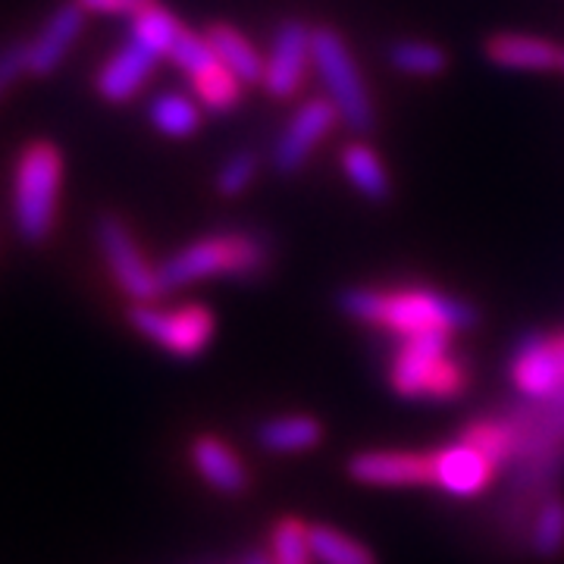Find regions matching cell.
<instances>
[{
	"label": "cell",
	"instance_id": "18",
	"mask_svg": "<svg viewBox=\"0 0 564 564\" xmlns=\"http://www.w3.org/2000/svg\"><path fill=\"white\" fill-rule=\"evenodd\" d=\"M323 440V423L307 414H285V417H273V421L261 423L258 430V445L263 452L273 455H292V452H304L314 448Z\"/></svg>",
	"mask_w": 564,
	"mask_h": 564
},
{
	"label": "cell",
	"instance_id": "5",
	"mask_svg": "<svg viewBox=\"0 0 564 564\" xmlns=\"http://www.w3.org/2000/svg\"><path fill=\"white\" fill-rule=\"evenodd\" d=\"M311 57H314V69L321 76L326 98L339 110V120L351 129V132H370L373 129V104H370V91L364 85L361 69L351 57L345 39L321 25L311 35Z\"/></svg>",
	"mask_w": 564,
	"mask_h": 564
},
{
	"label": "cell",
	"instance_id": "10",
	"mask_svg": "<svg viewBox=\"0 0 564 564\" xmlns=\"http://www.w3.org/2000/svg\"><path fill=\"white\" fill-rule=\"evenodd\" d=\"M311 35L314 29H307L304 22L289 20L282 22L273 35L270 54H267V66H263V88L270 98L285 101L292 98L307 79V66H311Z\"/></svg>",
	"mask_w": 564,
	"mask_h": 564
},
{
	"label": "cell",
	"instance_id": "29",
	"mask_svg": "<svg viewBox=\"0 0 564 564\" xmlns=\"http://www.w3.org/2000/svg\"><path fill=\"white\" fill-rule=\"evenodd\" d=\"M22 73H25V41L0 51V98L7 95V88L20 79Z\"/></svg>",
	"mask_w": 564,
	"mask_h": 564
},
{
	"label": "cell",
	"instance_id": "21",
	"mask_svg": "<svg viewBox=\"0 0 564 564\" xmlns=\"http://www.w3.org/2000/svg\"><path fill=\"white\" fill-rule=\"evenodd\" d=\"M527 543L536 558H562L564 555V496L552 492L540 511L533 514V524L527 530Z\"/></svg>",
	"mask_w": 564,
	"mask_h": 564
},
{
	"label": "cell",
	"instance_id": "30",
	"mask_svg": "<svg viewBox=\"0 0 564 564\" xmlns=\"http://www.w3.org/2000/svg\"><path fill=\"white\" fill-rule=\"evenodd\" d=\"M242 564H273V562H270L263 552H248V555L242 558Z\"/></svg>",
	"mask_w": 564,
	"mask_h": 564
},
{
	"label": "cell",
	"instance_id": "23",
	"mask_svg": "<svg viewBox=\"0 0 564 564\" xmlns=\"http://www.w3.org/2000/svg\"><path fill=\"white\" fill-rule=\"evenodd\" d=\"M389 63L392 69H399L402 76H417V79H430L440 76L445 69V51L440 44L423 39H402L389 47Z\"/></svg>",
	"mask_w": 564,
	"mask_h": 564
},
{
	"label": "cell",
	"instance_id": "25",
	"mask_svg": "<svg viewBox=\"0 0 564 564\" xmlns=\"http://www.w3.org/2000/svg\"><path fill=\"white\" fill-rule=\"evenodd\" d=\"M270 562L273 564H311L307 524L302 518H280L270 533Z\"/></svg>",
	"mask_w": 564,
	"mask_h": 564
},
{
	"label": "cell",
	"instance_id": "9",
	"mask_svg": "<svg viewBox=\"0 0 564 564\" xmlns=\"http://www.w3.org/2000/svg\"><path fill=\"white\" fill-rule=\"evenodd\" d=\"M511 383L524 399H549L564 389V333L540 336L530 333L514 345L511 355Z\"/></svg>",
	"mask_w": 564,
	"mask_h": 564
},
{
	"label": "cell",
	"instance_id": "11",
	"mask_svg": "<svg viewBox=\"0 0 564 564\" xmlns=\"http://www.w3.org/2000/svg\"><path fill=\"white\" fill-rule=\"evenodd\" d=\"M430 467H433V486H440L458 499L480 496L499 474V464L492 462L484 448L467 443L464 436H458V443L430 452Z\"/></svg>",
	"mask_w": 564,
	"mask_h": 564
},
{
	"label": "cell",
	"instance_id": "2",
	"mask_svg": "<svg viewBox=\"0 0 564 564\" xmlns=\"http://www.w3.org/2000/svg\"><path fill=\"white\" fill-rule=\"evenodd\" d=\"M270 263V245L261 232H214L185 245L158 267L163 292L185 289L210 276L251 280L261 276Z\"/></svg>",
	"mask_w": 564,
	"mask_h": 564
},
{
	"label": "cell",
	"instance_id": "20",
	"mask_svg": "<svg viewBox=\"0 0 564 564\" xmlns=\"http://www.w3.org/2000/svg\"><path fill=\"white\" fill-rule=\"evenodd\" d=\"M148 120H151V126L161 135L188 139L202 126V110H198V104L192 101L188 95H182V91H163L148 107Z\"/></svg>",
	"mask_w": 564,
	"mask_h": 564
},
{
	"label": "cell",
	"instance_id": "31",
	"mask_svg": "<svg viewBox=\"0 0 564 564\" xmlns=\"http://www.w3.org/2000/svg\"><path fill=\"white\" fill-rule=\"evenodd\" d=\"M558 69H564V54H562V66H558Z\"/></svg>",
	"mask_w": 564,
	"mask_h": 564
},
{
	"label": "cell",
	"instance_id": "27",
	"mask_svg": "<svg viewBox=\"0 0 564 564\" xmlns=\"http://www.w3.org/2000/svg\"><path fill=\"white\" fill-rule=\"evenodd\" d=\"M261 170V158L254 151H236L229 161H223V166L217 170V192L223 198H236L242 195L245 188L254 182Z\"/></svg>",
	"mask_w": 564,
	"mask_h": 564
},
{
	"label": "cell",
	"instance_id": "12",
	"mask_svg": "<svg viewBox=\"0 0 564 564\" xmlns=\"http://www.w3.org/2000/svg\"><path fill=\"white\" fill-rule=\"evenodd\" d=\"M161 51L151 47L148 41L129 32V39L122 41L117 54H110L104 66L98 69L95 88L107 104H126L139 95V88L151 79L154 66L161 63Z\"/></svg>",
	"mask_w": 564,
	"mask_h": 564
},
{
	"label": "cell",
	"instance_id": "17",
	"mask_svg": "<svg viewBox=\"0 0 564 564\" xmlns=\"http://www.w3.org/2000/svg\"><path fill=\"white\" fill-rule=\"evenodd\" d=\"M207 44L214 47L217 61L242 82V85H261L263 82V54L245 39L239 29H232L229 22H214L207 32H204Z\"/></svg>",
	"mask_w": 564,
	"mask_h": 564
},
{
	"label": "cell",
	"instance_id": "13",
	"mask_svg": "<svg viewBox=\"0 0 564 564\" xmlns=\"http://www.w3.org/2000/svg\"><path fill=\"white\" fill-rule=\"evenodd\" d=\"M82 29H85V10L76 0L61 3L44 25L39 29V35L32 41H25V73L29 76H51L66 54L73 51V44L79 41Z\"/></svg>",
	"mask_w": 564,
	"mask_h": 564
},
{
	"label": "cell",
	"instance_id": "3",
	"mask_svg": "<svg viewBox=\"0 0 564 564\" xmlns=\"http://www.w3.org/2000/svg\"><path fill=\"white\" fill-rule=\"evenodd\" d=\"M63 154L54 141H29L13 170V226L25 245H41L57 223Z\"/></svg>",
	"mask_w": 564,
	"mask_h": 564
},
{
	"label": "cell",
	"instance_id": "6",
	"mask_svg": "<svg viewBox=\"0 0 564 564\" xmlns=\"http://www.w3.org/2000/svg\"><path fill=\"white\" fill-rule=\"evenodd\" d=\"M129 323L173 358H198L214 339V314L204 304H132Z\"/></svg>",
	"mask_w": 564,
	"mask_h": 564
},
{
	"label": "cell",
	"instance_id": "4",
	"mask_svg": "<svg viewBox=\"0 0 564 564\" xmlns=\"http://www.w3.org/2000/svg\"><path fill=\"white\" fill-rule=\"evenodd\" d=\"M389 383L404 399H458L470 377L467 364L452 355L448 333H423L402 339L389 364Z\"/></svg>",
	"mask_w": 564,
	"mask_h": 564
},
{
	"label": "cell",
	"instance_id": "8",
	"mask_svg": "<svg viewBox=\"0 0 564 564\" xmlns=\"http://www.w3.org/2000/svg\"><path fill=\"white\" fill-rule=\"evenodd\" d=\"M339 122V110L329 98H314L295 107V113L282 126V132L273 141V166L282 176L299 173L311 161L314 148L321 144Z\"/></svg>",
	"mask_w": 564,
	"mask_h": 564
},
{
	"label": "cell",
	"instance_id": "14",
	"mask_svg": "<svg viewBox=\"0 0 564 564\" xmlns=\"http://www.w3.org/2000/svg\"><path fill=\"white\" fill-rule=\"evenodd\" d=\"M345 470L364 486H433L430 452H358Z\"/></svg>",
	"mask_w": 564,
	"mask_h": 564
},
{
	"label": "cell",
	"instance_id": "28",
	"mask_svg": "<svg viewBox=\"0 0 564 564\" xmlns=\"http://www.w3.org/2000/svg\"><path fill=\"white\" fill-rule=\"evenodd\" d=\"M76 3L85 13H98V17H139L158 0H76Z\"/></svg>",
	"mask_w": 564,
	"mask_h": 564
},
{
	"label": "cell",
	"instance_id": "22",
	"mask_svg": "<svg viewBox=\"0 0 564 564\" xmlns=\"http://www.w3.org/2000/svg\"><path fill=\"white\" fill-rule=\"evenodd\" d=\"M307 543H311V558H317L321 564H377L367 545L329 524L307 527Z\"/></svg>",
	"mask_w": 564,
	"mask_h": 564
},
{
	"label": "cell",
	"instance_id": "7",
	"mask_svg": "<svg viewBox=\"0 0 564 564\" xmlns=\"http://www.w3.org/2000/svg\"><path fill=\"white\" fill-rule=\"evenodd\" d=\"M98 248H101V258L110 270L113 282L122 289V295L135 304H154L161 302L163 282L158 267H151L144 251L135 242L132 229L117 217V214H104L98 220Z\"/></svg>",
	"mask_w": 564,
	"mask_h": 564
},
{
	"label": "cell",
	"instance_id": "24",
	"mask_svg": "<svg viewBox=\"0 0 564 564\" xmlns=\"http://www.w3.org/2000/svg\"><path fill=\"white\" fill-rule=\"evenodd\" d=\"M192 85H195L198 101H202L207 110H214V113L232 110V107L239 104V98H242V82L236 79L223 63H214L210 69H204L202 76L192 79Z\"/></svg>",
	"mask_w": 564,
	"mask_h": 564
},
{
	"label": "cell",
	"instance_id": "16",
	"mask_svg": "<svg viewBox=\"0 0 564 564\" xmlns=\"http://www.w3.org/2000/svg\"><path fill=\"white\" fill-rule=\"evenodd\" d=\"M562 54L564 51L558 44L536 39V35H518V32H502L486 41V57L505 69H530V73L558 69Z\"/></svg>",
	"mask_w": 564,
	"mask_h": 564
},
{
	"label": "cell",
	"instance_id": "26",
	"mask_svg": "<svg viewBox=\"0 0 564 564\" xmlns=\"http://www.w3.org/2000/svg\"><path fill=\"white\" fill-rule=\"evenodd\" d=\"M166 57L176 63L188 79L202 76L204 69H210L214 63H220L217 61V54H214V47L207 44V39L188 32V29H182L180 35H176V41H173V47H170Z\"/></svg>",
	"mask_w": 564,
	"mask_h": 564
},
{
	"label": "cell",
	"instance_id": "19",
	"mask_svg": "<svg viewBox=\"0 0 564 564\" xmlns=\"http://www.w3.org/2000/svg\"><path fill=\"white\" fill-rule=\"evenodd\" d=\"M343 173L345 180L351 182L364 198H370V202H386L389 192H392V182H389L383 161L364 141H355V144H348L343 151Z\"/></svg>",
	"mask_w": 564,
	"mask_h": 564
},
{
	"label": "cell",
	"instance_id": "1",
	"mask_svg": "<svg viewBox=\"0 0 564 564\" xmlns=\"http://www.w3.org/2000/svg\"><path fill=\"white\" fill-rule=\"evenodd\" d=\"M339 307L351 321L389 329L402 339L423 333H462L477 326V307L433 289H343Z\"/></svg>",
	"mask_w": 564,
	"mask_h": 564
},
{
	"label": "cell",
	"instance_id": "15",
	"mask_svg": "<svg viewBox=\"0 0 564 564\" xmlns=\"http://www.w3.org/2000/svg\"><path fill=\"white\" fill-rule=\"evenodd\" d=\"M192 464L204 484L223 496H242L251 486V474L242 458L232 452V445H226L217 436H198L192 443Z\"/></svg>",
	"mask_w": 564,
	"mask_h": 564
}]
</instances>
